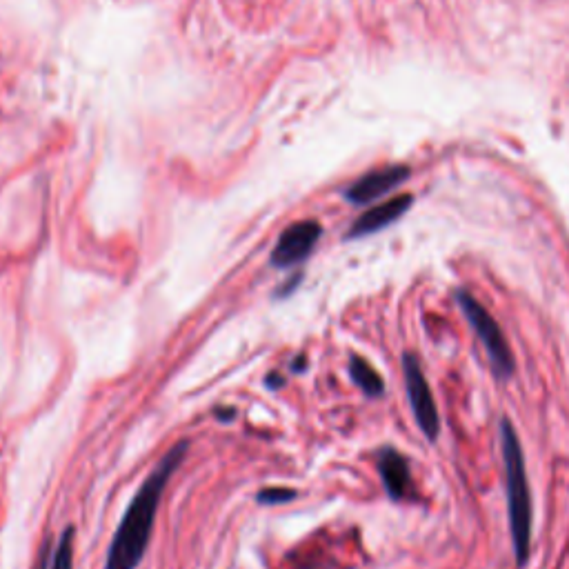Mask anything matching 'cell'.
Instances as JSON below:
<instances>
[{
	"label": "cell",
	"mask_w": 569,
	"mask_h": 569,
	"mask_svg": "<svg viewBox=\"0 0 569 569\" xmlns=\"http://www.w3.org/2000/svg\"><path fill=\"white\" fill-rule=\"evenodd\" d=\"M189 452L187 441H178L169 452L158 461V465L147 474L143 485L138 487L136 496L129 503L127 512L118 525L107 549L105 569H136L152 541L154 521L161 507L165 487L178 467L183 465Z\"/></svg>",
	"instance_id": "6da1fadb"
},
{
	"label": "cell",
	"mask_w": 569,
	"mask_h": 569,
	"mask_svg": "<svg viewBox=\"0 0 569 569\" xmlns=\"http://www.w3.org/2000/svg\"><path fill=\"white\" fill-rule=\"evenodd\" d=\"M501 449L505 463L509 532H512L514 556L518 565L523 567L532 554V494H529L523 447L514 425L507 418L501 423Z\"/></svg>",
	"instance_id": "7a4b0ae2"
},
{
	"label": "cell",
	"mask_w": 569,
	"mask_h": 569,
	"mask_svg": "<svg viewBox=\"0 0 569 569\" xmlns=\"http://www.w3.org/2000/svg\"><path fill=\"white\" fill-rule=\"evenodd\" d=\"M456 301L465 312L469 325L474 327L476 336L481 338V343L485 347L489 361H492L496 376H501V378L512 376L516 369L514 354H512V349H509L507 338L503 334L501 325L496 323V318L489 314L485 305L481 301H476V298L469 292H458Z\"/></svg>",
	"instance_id": "3957f363"
},
{
	"label": "cell",
	"mask_w": 569,
	"mask_h": 569,
	"mask_svg": "<svg viewBox=\"0 0 569 569\" xmlns=\"http://www.w3.org/2000/svg\"><path fill=\"white\" fill-rule=\"evenodd\" d=\"M403 374L409 405H412L416 423L429 441H436L438 432H441V418H438L434 394L432 389H429L423 367L414 354H403Z\"/></svg>",
	"instance_id": "277c9868"
},
{
	"label": "cell",
	"mask_w": 569,
	"mask_h": 569,
	"mask_svg": "<svg viewBox=\"0 0 569 569\" xmlns=\"http://www.w3.org/2000/svg\"><path fill=\"white\" fill-rule=\"evenodd\" d=\"M321 234L323 227L318 221H298L289 225L272 249V265L278 269H292L305 263L321 241Z\"/></svg>",
	"instance_id": "5b68a950"
},
{
	"label": "cell",
	"mask_w": 569,
	"mask_h": 569,
	"mask_svg": "<svg viewBox=\"0 0 569 569\" xmlns=\"http://www.w3.org/2000/svg\"><path fill=\"white\" fill-rule=\"evenodd\" d=\"M409 176V167L405 165H387L372 169V172L363 174L358 181H354L345 189V198L352 205H367L374 203L376 198H381L389 192H394L396 187H401Z\"/></svg>",
	"instance_id": "8992f818"
},
{
	"label": "cell",
	"mask_w": 569,
	"mask_h": 569,
	"mask_svg": "<svg viewBox=\"0 0 569 569\" xmlns=\"http://www.w3.org/2000/svg\"><path fill=\"white\" fill-rule=\"evenodd\" d=\"M412 203H414L412 194H401V196H392L389 201H385L381 205L369 207L367 212L358 216L354 225L349 227L347 238L349 241H354V238H363V236L381 232V229L396 223L398 218L407 214V209L412 207Z\"/></svg>",
	"instance_id": "52a82bcc"
},
{
	"label": "cell",
	"mask_w": 569,
	"mask_h": 569,
	"mask_svg": "<svg viewBox=\"0 0 569 569\" xmlns=\"http://www.w3.org/2000/svg\"><path fill=\"white\" fill-rule=\"evenodd\" d=\"M376 467L389 498H394V501H407V498L414 496L412 472H409V463L401 452H396L392 447L381 449V452L376 454Z\"/></svg>",
	"instance_id": "ba28073f"
},
{
	"label": "cell",
	"mask_w": 569,
	"mask_h": 569,
	"mask_svg": "<svg viewBox=\"0 0 569 569\" xmlns=\"http://www.w3.org/2000/svg\"><path fill=\"white\" fill-rule=\"evenodd\" d=\"M349 376L358 385V389L369 398H378L385 394V381L383 376L376 372V369L369 365L365 358L352 356L349 358Z\"/></svg>",
	"instance_id": "9c48e42d"
},
{
	"label": "cell",
	"mask_w": 569,
	"mask_h": 569,
	"mask_svg": "<svg viewBox=\"0 0 569 569\" xmlns=\"http://www.w3.org/2000/svg\"><path fill=\"white\" fill-rule=\"evenodd\" d=\"M74 567V527H67L56 543L49 569H72Z\"/></svg>",
	"instance_id": "30bf717a"
},
{
	"label": "cell",
	"mask_w": 569,
	"mask_h": 569,
	"mask_svg": "<svg viewBox=\"0 0 569 569\" xmlns=\"http://www.w3.org/2000/svg\"><path fill=\"white\" fill-rule=\"evenodd\" d=\"M298 494L292 487H265L256 494V503L261 505H285L289 501H294Z\"/></svg>",
	"instance_id": "8fae6325"
},
{
	"label": "cell",
	"mask_w": 569,
	"mask_h": 569,
	"mask_svg": "<svg viewBox=\"0 0 569 569\" xmlns=\"http://www.w3.org/2000/svg\"><path fill=\"white\" fill-rule=\"evenodd\" d=\"M298 283H301V274H296V278H292V281H289L285 287L278 289V296H281V298L289 296V294H292V292H294V289H296V285H298Z\"/></svg>",
	"instance_id": "7c38bea8"
},
{
	"label": "cell",
	"mask_w": 569,
	"mask_h": 569,
	"mask_svg": "<svg viewBox=\"0 0 569 569\" xmlns=\"http://www.w3.org/2000/svg\"><path fill=\"white\" fill-rule=\"evenodd\" d=\"M265 383H267V387L269 389H278V387H283V376L281 374H276V372H272V374H267V378H265Z\"/></svg>",
	"instance_id": "4fadbf2b"
},
{
	"label": "cell",
	"mask_w": 569,
	"mask_h": 569,
	"mask_svg": "<svg viewBox=\"0 0 569 569\" xmlns=\"http://www.w3.org/2000/svg\"><path fill=\"white\" fill-rule=\"evenodd\" d=\"M305 369V356H298L296 361H292V372H303Z\"/></svg>",
	"instance_id": "5bb4252c"
}]
</instances>
